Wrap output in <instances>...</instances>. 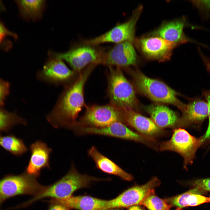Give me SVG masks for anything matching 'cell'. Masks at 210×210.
<instances>
[{
	"instance_id": "6da1fadb",
	"label": "cell",
	"mask_w": 210,
	"mask_h": 210,
	"mask_svg": "<svg viewBox=\"0 0 210 210\" xmlns=\"http://www.w3.org/2000/svg\"><path fill=\"white\" fill-rule=\"evenodd\" d=\"M92 70L87 68L74 83L65 86L55 105L47 117L53 127L68 128L76 122L78 113L84 105V86Z\"/></svg>"
},
{
	"instance_id": "7a4b0ae2",
	"label": "cell",
	"mask_w": 210,
	"mask_h": 210,
	"mask_svg": "<svg viewBox=\"0 0 210 210\" xmlns=\"http://www.w3.org/2000/svg\"><path fill=\"white\" fill-rule=\"evenodd\" d=\"M105 180L81 174L73 164L70 170L64 176L53 184L47 186L46 190L42 194L21 204V206L25 207L36 201L46 197L56 199L66 198L72 196L76 190L89 187L92 182Z\"/></svg>"
},
{
	"instance_id": "3957f363",
	"label": "cell",
	"mask_w": 210,
	"mask_h": 210,
	"mask_svg": "<svg viewBox=\"0 0 210 210\" xmlns=\"http://www.w3.org/2000/svg\"><path fill=\"white\" fill-rule=\"evenodd\" d=\"M136 88L140 92L154 101L169 104L183 112L186 104L176 97L177 93L162 82L150 78L139 70L132 72Z\"/></svg>"
},
{
	"instance_id": "277c9868",
	"label": "cell",
	"mask_w": 210,
	"mask_h": 210,
	"mask_svg": "<svg viewBox=\"0 0 210 210\" xmlns=\"http://www.w3.org/2000/svg\"><path fill=\"white\" fill-rule=\"evenodd\" d=\"M36 177L25 172L19 175H8L0 180V201L18 195H27L34 197L43 193L47 186L39 183Z\"/></svg>"
},
{
	"instance_id": "5b68a950",
	"label": "cell",
	"mask_w": 210,
	"mask_h": 210,
	"mask_svg": "<svg viewBox=\"0 0 210 210\" xmlns=\"http://www.w3.org/2000/svg\"><path fill=\"white\" fill-rule=\"evenodd\" d=\"M109 94L113 106L121 109H132L137 105L134 88L119 68L109 66Z\"/></svg>"
},
{
	"instance_id": "8992f818",
	"label": "cell",
	"mask_w": 210,
	"mask_h": 210,
	"mask_svg": "<svg viewBox=\"0 0 210 210\" xmlns=\"http://www.w3.org/2000/svg\"><path fill=\"white\" fill-rule=\"evenodd\" d=\"M202 143L201 138H197L191 135L183 129H174L172 136L167 141L160 143L158 149L160 151L169 150L176 152L183 158V167L193 162L196 152Z\"/></svg>"
},
{
	"instance_id": "52a82bcc",
	"label": "cell",
	"mask_w": 210,
	"mask_h": 210,
	"mask_svg": "<svg viewBox=\"0 0 210 210\" xmlns=\"http://www.w3.org/2000/svg\"><path fill=\"white\" fill-rule=\"evenodd\" d=\"M105 50L98 46L82 43L74 46L63 53L53 52L57 57L67 62L76 72L88 65L102 64Z\"/></svg>"
},
{
	"instance_id": "ba28073f",
	"label": "cell",
	"mask_w": 210,
	"mask_h": 210,
	"mask_svg": "<svg viewBox=\"0 0 210 210\" xmlns=\"http://www.w3.org/2000/svg\"><path fill=\"white\" fill-rule=\"evenodd\" d=\"M72 130L78 135L96 134L113 137L141 143L155 149L157 144L155 139L132 130L125 124L117 122L105 127L96 128L74 127Z\"/></svg>"
},
{
	"instance_id": "9c48e42d",
	"label": "cell",
	"mask_w": 210,
	"mask_h": 210,
	"mask_svg": "<svg viewBox=\"0 0 210 210\" xmlns=\"http://www.w3.org/2000/svg\"><path fill=\"white\" fill-rule=\"evenodd\" d=\"M142 9V6H139L133 11L127 20L117 25L102 34L93 38L84 40L83 42L93 45L108 42L116 44L125 41L133 43L135 38L136 25Z\"/></svg>"
},
{
	"instance_id": "30bf717a",
	"label": "cell",
	"mask_w": 210,
	"mask_h": 210,
	"mask_svg": "<svg viewBox=\"0 0 210 210\" xmlns=\"http://www.w3.org/2000/svg\"><path fill=\"white\" fill-rule=\"evenodd\" d=\"M122 123L121 109L113 105H94L88 107L78 121L71 126L101 128L112 123Z\"/></svg>"
},
{
	"instance_id": "8fae6325",
	"label": "cell",
	"mask_w": 210,
	"mask_h": 210,
	"mask_svg": "<svg viewBox=\"0 0 210 210\" xmlns=\"http://www.w3.org/2000/svg\"><path fill=\"white\" fill-rule=\"evenodd\" d=\"M134 46L145 58L160 61L168 60L177 44L162 38L146 35L135 38Z\"/></svg>"
},
{
	"instance_id": "7c38bea8",
	"label": "cell",
	"mask_w": 210,
	"mask_h": 210,
	"mask_svg": "<svg viewBox=\"0 0 210 210\" xmlns=\"http://www.w3.org/2000/svg\"><path fill=\"white\" fill-rule=\"evenodd\" d=\"M188 24L184 17L173 20L164 21L158 28L146 35L162 38L178 45L188 42H193L209 48L207 46L190 38L184 32V29Z\"/></svg>"
},
{
	"instance_id": "4fadbf2b",
	"label": "cell",
	"mask_w": 210,
	"mask_h": 210,
	"mask_svg": "<svg viewBox=\"0 0 210 210\" xmlns=\"http://www.w3.org/2000/svg\"><path fill=\"white\" fill-rule=\"evenodd\" d=\"M49 58L38 77L42 80L54 84L68 85L74 76L75 71L70 69L62 60L49 52Z\"/></svg>"
},
{
	"instance_id": "5bb4252c",
	"label": "cell",
	"mask_w": 210,
	"mask_h": 210,
	"mask_svg": "<svg viewBox=\"0 0 210 210\" xmlns=\"http://www.w3.org/2000/svg\"><path fill=\"white\" fill-rule=\"evenodd\" d=\"M137 56L133 43L125 41L116 44L104 52L102 64L109 66L126 67L135 65Z\"/></svg>"
},
{
	"instance_id": "9a60e30c",
	"label": "cell",
	"mask_w": 210,
	"mask_h": 210,
	"mask_svg": "<svg viewBox=\"0 0 210 210\" xmlns=\"http://www.w3.org/2000/svg\"><path fill=\"white\" fill-rule=\"evenodd\" d=\"M160 184V181L157 177H153L146 184L129 188L112 199L111 206L116 209L139 205L151 190Z\"/></svg>"
},
{
	"instance_id": "2e32d148",
	"label": "cell",
	"mask_w": 210,
	"mask_h": 210,
	"mask_svg": "<svg viewBox=\"0 0 210 210\" xmlns=\"http://www.w3.org/2000/svg\"><path fill=\"white\" fill-rule=\"evenodd\" d=\"M121 110L122 123L132 128L138 133L154 139L165 133V132L158 127L151 119L135 112L133 109Z\"/></svg>"
},
{
	"instance_id": "e0dca14e",
	"label": "cell",
	"mask_w": 210,
	"mask_h": 210,
	"mask_svg": "<svg viewBox=\"0 0 210 210\" xmlns=\"http://www.w3.org/2000/svg\"><path fill=\"white\" fill-rule=\"evenodd\" d=\"M30 149L31 155L25 172L37 178L40 175L42 169L50 168L49 157L52 150L40 141L31 144Z\"/></svg>"
},
{
	"instance_id": "ac0fdd59",
	"label": "cell",
	"mask_w": 210,
	"mask_h": 210,
	"mask_svg": "<svg viewBox=\"0 0 210 210\" xmlns=\"http://www.w3.org/2000/svg\"><path fill=\"white\" fill-rule=\"evenodd\" d=\"M180 118L178 127H187L191 125L201 123L208 117V108L206 100L198 97L186 104Z\"/></svg>"
},
{
	"instance_id": "d6986e66",
	"label": "cell",
	"mask_w": 210,
	"mask_h": 210,
	"mask_svg": "<svg viewBox=\"0 0 210 210\" xmlns=\"http://www.w3.org/2000/svg\"><path fill=\"white\" fill-rule=\"evenodd\" d=\"M146 110L151 119L160 128H178L180 120L177 114L165 106L159 104H152L147 106Z\"/></svg>"
},
{
	"instance_id": "ffe728a7",
	"label": "cell",
	"mask_w": 210,
	"mask_h": 210,
	"mask_svg": "<svg viewBox=\"0 0 210 210\" xmlns=\"http://www.w3.org/2000/svg\"><path fill=\"white\" fill-rule=\"evenodd\" d=\"M88 154L94 161L97 167L102 172L117 176L123 180L131 181L133 177L116 163L101 153L94 146L88 151Z\"/></svg>"
},
{
	"instance_id": "44dd1931",
	"label": "cell",
	"mask_w": 210,
	"mask_h": 210,
	"mask_svg": "<svg viewBox=\"0 0 210 210\" xmlns=\"http://www.w3.org/2000/svg\"><path fill=\"white\" fill-rule=\"evenodd\" d=\"M66 206L70 210H98L106 204L107 200L89 196H71L61 199H52Z\"/></svg>"
},
{
	"instance_id": "7402d4cb",
	"label": "cell",
	"mask_w": 210,
	"mask_h": 210,
	"mask_svg": "<svg viewBox=\"0 0 210 210\" xmlns=\"http://www.w3.org/2000/svg\"><path fill=\"white\" fill-rule=\"evenodd\" d=\"M205 191L195 188L182 194L164 200L171 207L175 206L182 209L188 206H196L210 202V197L201 195L205 194Z\"/></svg>"
},
{
	"instance_id": "603a6c76",
	"label": "cell",
	"mask_w": 210,
	"mask_h": 210,
	"mask_svg": "<svg viewBox=\"0 0 210 210\" xmlns=\"http://www.w3.org/2000/svg\"><path fill=\"white\" fill-rule=\"evenodd\" d=\"M20 14L26 20L36 21L41 18L45 7L44 0H16Z\"/></svg>"
},
{
	"instance_id": "cb8c5ba5",
	"label": "cell",
	"mask_w": 210,
	"mask_h": 210,
	"mask_svg": "<svg viewBox=\"0 0 210 210\" xmlns=\"http://www.w3.org/2000/svg\"><path fill=\"white\" fill-rule=\"evenodd\" d=\"M0 146L16 155H20L27 150L23 141L13 135L0 136Z\"/></svg>"
},
{
	"instance_id": "d4e9b609",
	"label": "cell",
	"mask_w": 210,
	"mask_h": 210,
	"mask_svg": "<svg viewBox=\"0 0 210 210\" xmlns=\"http://www.w3.org/2000/svg\"><path fill=\"white\" fill-rule=\"evenodd\" d=\"M26 124V120L15 113L9 112L0 108V132L7 131L16 124Z\"/></svg>"
},
{
	"instance_id": "484cf974",
	"label": "cell",
	"mask_w": 210,
	"mask_h": 210,
	"mask_svg": "<svg viewBox=\"0 0 210 210\" xmlns=\"http://www.w3.org/2000/svg\"><path fill=\"white\" fill-rule=\"evenodd\" d=\"M146 207L148 210H167L171 207L165 201L157 197L152 189L142 200L139 205Z\"/></svg>"
},
{
	"instance_id": "4316f807",
	"label": "cell",
	"mask_w": 210,
	"mask_h": 210,
	"mask_svg": "<svg viewBox=\"0 0 210 210\" xmlns=\"http://www.w3.org/2000/svg\"><path fill=\"white\" fill-rule=\"evenodd\" d=\"M189 1L198 10L202 21L205 22L210 20V0H193Z\"/></svg>"
},
{
	"instance_id": "83f0119b",
	"label": "cell",
	"mask_w": 210,
	"mask_h": 210,
	"mask_svg": "<svg viewBox=\"0 0 210 210\" xmlns=\"http://www.w3.org/2000/svg\"><path fill=\"white\" fill-rule=\"evenodd\" d=\"M10 84L9 82L0 78V106H4L5 101L10 92Z\"/></svg>"
},
{
	"instance_id": "f1b7e54d",
	"label": "cell",
	"mask_w": 210,
	"mask_h": 210,
	"mask_svg": "<svg viewBox=\"0 0 210 210\" xmlns=\"http://www.w3.org/2000/svg\"><path fill=\"white\" fill-rule=\"evenodd\" d=\"M11 37L15 39L18 38L17 34L8 30L2 22L0 20V44L6 40L7 37Z\"/></svg>"
},
{
	"instance_id": "f546056e",
	"label": "cell",
	"mask_w": 210,
	"mask_h": 210,
	"mask_svg": "<svg viewBox=\"0 0 210 210\" xmlns=\"http://www.w3.org/2000/svg\"><path fill=\"white\" fill-rule=\"evenodd\" d=\"M208 108V117L209 119L208 126L206 132L203 136L201 137L202 142L210 139V91H205L203 93Z\"/></svg>"
},
{
	"instance_id": "4dcf8cb0",
	"label": "cell",
	"mask_w": 210,
	"mask_h": 210,
	"mask_svg": "<svg viewBox=\"0 0 210 210\" xmlns=\"http://www.w3.org/2000/svg\"><path fill=\"white\" fill-rule=\"evenodd\" d=\"M193 184L195 188L210 191V178L197 179L193 182Z\"/></svg>"
},
{
	"instance_id": "1f68e13d",
	"label": "cell",
	"mask_w": 210,
	"mask_h": 210,
	"mask_svg": "<svg viewBox=\"0 0 210 210\" xmlns=\"http://www.w3.org/2000/svg\"><path fill=\"white\" fill-rule=\"evenodd\" d=\"M198 53L206 70L210 74V57L206 55L200 47L197 48Z\"/></svg>"
},
{
	"instance_id": "d6a6232c",
	"label": "cell",
	"mask_w": 210,
	"mask_h": 210,
	"mask_svg": "<svg viewBox=\"0 0 210 210\" xmlns=\"http://www.w3.org/2000/svg\"><path fill=\"white\" fill-rule=\"evenodd\" d=\"M49 205L47 210H70L64 205L55 201L52 199L48 201Z\"/></svg>"
},
{
	"instance_id": "836d02e7",
	"label": "cell",
	"mask_w": 210,
	"mask_h": 210,
	"mask_svg": "<svg viewBox=\"0 0 210 210\" xmlns=\"http://www.w3.org/2000/svg\"><path fill=\"white\" fill-rule=\"evenodd\" d=\"M128 210H145L144 208L138 205H134L128 208Z\"/></svg>"
},
{
	"instance_id": "e575fe53",
	"label": "cell",
	"mask_w": 210,
	"mask_h": 210,
	"mask_svg": "<svg viewBox=\"0 0 210 210\" xmlns=\"http://www.w3.org/2000/svg\"><path fill=\"white\" fill-rule=\"evenodd\" d=\"M6 10L5 7L3 2L0 0V13Z\"/></svg>"
},
{
	"instance_id": "d590c367",
	"label": "cell",
	"mask_w": 210,
	"mask_h": 210,
	"mask_svg": "<svg viewBox=\"0 0 210 210\" xmlns=\"http://www.w3.org/2000/svg\"><path fill=\"white\" fill-rule=\"evenodd\" d=\"M181 209H182V208H177L175 210H181ZM167 210H169L168 209Z\"/></svg>"
},
{
	"instance_id": "8d00e7d4",
	"label": "cell",
	"mask_w": 210,
	"mask_h": 210,
	"mask_svg": "<svg viewBox=\"0 0 210 210\" xmlns=\"http://www.w3.org/2000/svg\"><path fill=\"white\" fill-rule=\"evenodd\" d=\"M2 203V202L0 201V210H1V208H0V206H1V204Z\"/></svg>"
},
{
	"instance_id": "74e56055",
	"label": "cell",
	"mask_w": 210,
	"mask_h": 210,
	"mask_svg": "<svg viewBox=\"0 0 210 210\" xmlns=\"http://www.w3.org/2000/svg\"></svg>"
}]
</instances>
